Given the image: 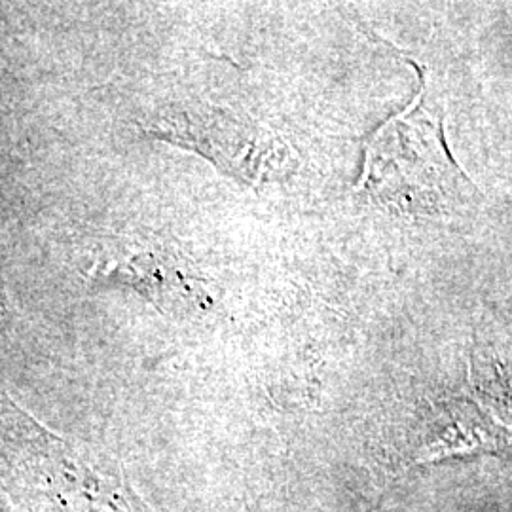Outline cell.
Segmentation results:
<instances>
[{
	"label": "cell",
	"mask_w": 512,
	"mask_h": 512,
	"mask_svg": "<svg viewBox=\"0 0 512 512\" xmlns=\"http://www.w3.org/2000/svg\"><path fill=\"white\" fill-rule=\"evenodd\" d=\"M107 279H118L120 283L145 294L154 304L162 306V300L188 298V277H184L179 266L154 253H141L118 262L105 274Z\"/></svg>",
	"instance_id": "cell-1"
},
{
	"label": "cell",
	"mask_w": 512,
	"mask_h": 512,
	"mask_svg": "<svg viewBox=\"0 0 512 512\" xmlns=\"http://www.w3.org/2000/svg\"><path fill=\"white\" fill-rule=\"evenodd\" d=\"M4 321H6V294H4V287L0 281V327L4 325Z\"/></svg>",
	"instance_id": "cell-2"
}]
</instances>
